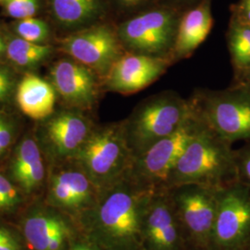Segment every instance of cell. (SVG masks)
I'll return each mask as SVG.
<instances>
[{
  "label": "cell",
  "mask_w": 250,
  "mask_h": 250,
  "mask_svg": "<svg viewBox=\"0 0 250 250\" xmlns=\"http://www.w3.org/2000/svg\"><path fill=\"white\" fill-rule=\"evenodd\" d=\"M233 21L250 26V0H242L237 9V17Z\"/></svg>",
  "instance_id": "cell-31"
},
{
  "label": "cell",
  "mask_w": 250,
  "mask_h": 250,
  "mask_svg": "<svg viewBox=\"0 0 250 250\" xmlns=\"http://www.w3.org/2000/svg\"><path fill=\"white\" fill-rule=\"evenodd\" d=\"M18 124L8 113L0 110V161L11 151L18 137Z\"/></svg>",
  "instance_id": "cell-25"
},
{
  "label": "cell",
  "mask_w": 250,
  "mask_h": 250,
  "mask_svg": "<svg viewBox=\"0 0 250 250\" xmlns=\"http://www.w3.org/2000/svg\"><path fill=\"white\" fill-rule=\"evenodd\" d=\"M102 191L128 173L134 160L122 122L98 126L72 159Z\"/></svg>",
  "instance_id": "cell-4"
},
{
  "label": "cell",
  "mask_w": 250,
  "mask_h": 250,
  "mask_svg": "<svg viewBox=\"0 0 250 250\" xmlns=\"http://www.w3.org/2000/svg\"><path fill=\"white\" fill-rule=\"evenodd\" d=\"M13 28L16 36L39 45H45L50 35L47 23L35 17L18 20L13 24Z\"/></svg>",
  "instance_id": "cell-23"
},
{
  "label": "cell",
  "mask_w": 250,
  "mask_h": 250,
  "mask_svg": "<svg viewBox=\"0 0 250 250\" xmlns=\"http://www.w3.org/2000/svg\"><path fill=\"white\" fill-rule=\"evenodd\" d=\"M101 190L73 160L53 165L47 178V204L73 223L94 207Z\"/></svg>",
  "instance_id": "cell-11"
},
{
  "label": "cell",
  "mask_w": 250,
  "mask_h": 250,
  "mask_svg": "<svg viewBox=\"0 0 250 250\" xmlns=\"http://www.w3.org/2000/svg\"><path fill=\"white\" fill-rule=\"evenodd\" d=\"M189 250H209L222 188L184 185L167 189Z\"/></svg>",
  "instance_id": "cell-7"
},
{
  "label": "cell",
  "mask_w": 250,
  "mask_h": 250,
  "mask_svg": "<svg viewBox=\"0 0 250 250\" xmlns=\"http://www.w3.org/2000/svg\"><path fill=\"white\" fill-rule=\"evenodd\" d=\"M213 25L209 0H203L185 12L180 19L173 51L172 62L190 57L205 41Z\"/></svg>",
  "instance_id": "cell-17"
},
{
  "label": "cell",
  "mask_w": 250,
  "mask_h": 250,
  "mask_svg": "<svg viewBox=\"0 0 250 250\" xmlns=\"http://www.w3.org/2000/svg\"><path fill=\"white\" fill-rule=\"evenodd\" d=\"M5 13L15 20L35 17L40 9L39 0H3Z\"/></svg>",
  "instance_id": "cell-26"
},
{
  "label": "cell",
  "mask_w": 250,
  "mask_h": 250,
  "mask_svg": "<svg viewBox=\"0 0 250 250\" xmlns=\"http://www.w3.org/2000/svg\"><path fill=\"white\" fill-rule=\"evenodd\" d=\"M203 125L192 108L191 116L175 132L134 158L128 171L130 177L149 190L166 189L171 170Z\"/></svg>",
  "instance_id": "cell-8"
},
{
  "label": "cell",
  "mask_w": 250,
  "mask_h": 250,
  "mask_svg": "<svg viewBox=\"0 0 250 250\" xmlns=\"http://www.w3.org/2000/svg\"><path fill=\"white\" fill-rule=\"evenodd\" d=\"M142 250H189L167 189L152 190L141 217Z\"/></svg>",
  "instance_id": "cell-13"
},
{
  "label": "cell",
  "mask_w": 250,
  "mask_h": 250,
  "mask_svg": "<svg viewBox=\"0 0 250 250\" xmlns=\"http://www.w3.org/2000/svg\"><path fill=\"white\" fill-rule=\"evenodd\" d=\"M0 250H22V243L18 234L3 225H0Z\"/></svg>",
  "instance_id": "cell-29"
},
{
  "label": "cell",
  "mask_w": 250,
  "mask_h": 250,
  "mask_svg": "<svg viewBox=\"0 0 250 250\" xmlns=\"http://www.w3.org/2000/svg\"><path fill=\"white\" fill-rule=\"evenodd\" d=\"M68 250H99L97 249L94 245H92L90 242L87 241L86 239H84L82 235L81 238L77 239V237L75 238V240L72 242L71 247L69 248Z\"/></svg>",
  "instance_id": "cell-32"
},
{
  "label": "cell",
  "mask_w": 250,
  "mask_h": 250,
  "mask_svg": "<svg viewBox=\"0 0 250 250\" xmlns=\"http://www.w3.org/2000/svg\"><path fill=\"white\" fill-rule=\"evenodd\" d=\"M61 49L104 80L113 64L125 53L116 27L98 23L66 36Z\"/></svg>",
  "instance_id": "cell-12"
},
{
  "label": "cell",
  "mask_w": 250,
  "mask_h": 250,
  "mask_svg": "<svg viewBox=\"0 0 250 250\" xmlns=\"http://www.w3.org/2000/svg\"><path fill=\"white\" fill-rule=\"evenodd\" d=\"M24 194L7 174L0 171V215L11 214L24 201Z\"/></svg>",
  "instance_id": "cell-24"
},
{
  "label": "cell",
  "mask_w": 250,
  "mask_h": 250,
  "mask_svg": "<svg viewBox=\"0 0 250 250\" xmlns=\"http://www.w3.org/2000/svg\"><path fill=\"white\" fill-rule=\"evenodd\" d=\"M8 176L25 197L36 195L45 184L44 154L37 139L24 136L14 148L9 164Z\"/></svg>",
  "instance_id": "cell-16"
},
{
  "label": "cell",
  "mask_w": 250,
  "mask_h": 250,
  "mask_svg": "<svg viewBox=\"0 0 250 250\" xmlns=\"http://www.w3.org/2000/svg\"><path fill=\"white\" fill-rule=\"evenodd\" d=\"M95 126L84 111L68 107L42 121L36 139L43 154L55 165L72 160Z\"/></svg>",
  "instance_id": "cell-10"
},
{
  "label": "cell",
  "mask_w": 250,
  "mask_h": 250,
  "mask_svg": "<svg viewBox=\"0 0 250 250\" xmlns=\"http://www.w3.org/2000/svg\"><path fill=\"white\" fill-rule=\"evenodd\" d=\"M181 17L169 7L144 10L119 23L117 35L125 52L171 60Z\"/></svg>",
  "instance_id": "cell-6"
},
{
  "label": "cell",
  "mask_w": 250,
  "mask_h": 250,
  "mask_svg": "<svg viewBox=\"0 0 250 250\" xmlns=\"http://www.w3.org/2000/svg\"><path fill=\"white\" fill-rule=\"evenodd\" d=\"M2 1H3V0H0V2H2Z\"/></svg>",
  "instance_id": "cell-36"
},
{
  "label": "cell",
  "mask_w": 250,
  "mask_h": 250,
  "mask_svg": "<svg viewBox=\"0 0 250 250\" xmlns=\"http://www.w3.org/2000/svg\"><path fill=\"white\" fill-rule=\"evenodd\" d=\"M209 250H250V188L239 181L221 190Z\"/></svg>",
  "instance_id": "cell-9"
},
{
  "label": "cell",
  "mask_w": 250,
  "mask_h": 250,
  "mask_svg": "<svg viewBox=\"0 0 250 250\" xmlns=\"http://www.w3.org/2000/svg\"><path fill=\"white\" fill-rule=\"evenodd\" d=\"M192 114L189 100L166 91L144 99L122 121L125 139L135 158L175 132Z\"/></svg>",
  "instance_id": "cell-3"
},
{
  "label": "cell",
  "mask_w": 250,
  "mask_h": 250,
  "mask_svg": "<svg viewBox=\"0 0 250 250\" xmlns=\"http://www.w3.org/2000/svg\"><path fill=\"white\" fill-rule=\"evenodd\" d=\"M52 51L53 47L50 45L31 43L14 36L7 43L6 56L14 65L31 69L46 61Z\"/></svg>",
  "instance_id": "cell-21"
},
{
  "label": "cell",
  "mask_w": 250,
  "mask_h": 250,
  "mask_svg": "<svg viewBox=\"0 0 250 250\" xmlns=\"http://www.w3.org/2000/svg\"><path fill=\"white\" fill-rule=\"evenodd\" d=\"M18 83L17 75L12 68L0 64V107L7 105L11 100Z\"/></svg>",
  "instance_id": "cell-27"
},
{
  "label": "cell",
  "mask_w": 250,
  "mask_h": 250,
  "mask_svg": "<svg viewBox=\"0 0 250 250\" xmlns=\"http://www.w3.org/2000/svg\"><path fill=\"white\" fill-rule=\"evenodd\" d=\"M15 99L24 115L42 122L55 112L57 92L51 83L27 73L19 81Z\"/></svg>",
  "instance_id": "cell-19"
},
{
  "label": "cell",
  "mask_w": 250,
  "mask_h": 250,
  "mask_svg": "<svg viewBox=\"0 0 250 250\" xmlns=\"http://www.w3.org/2000/svg\"><path fill=\"white\" fill-rule=\"evenodd\" d=\"M199 120L228 143L250 141V92L235 85L198 90L189 99Z\"/></svg>",
  "instance_id": "cell-5"
},
{
  "label": "cell",
  "mask_w": 250,
  "mask_h": 250,
  "mask_svg": "<svg viewBox=\"0 0 250 250\" xmlns=\"http://www.w3.org/2000/svg\"><path fill=\"white\" fill-rule=\"evenodd\" d=\"M235 181L237 168L232 144L204 124L171 170L166 189L184 185L224 188Z\"/></svg>",
  "instance_id": "cell-2"
},
{
  "label": "cell",
  "mask_w": 250,
  "mask_h": 250,
  "mask_svg": "<svg viewBox=\"0 0 250 250\" xmlns=\"http://www.w3.org/2000/svg\"><path fill=\"white\" fill-rule=\"evenodd\" d=\"M227 41L232 65L239 73L250 66V26L232 21Z\"/></svg>",
  "instance_id": "cell-22"
},
{
  "label": "cell",
  "mask_w": 250,
  "mask_h": 250,
  "mask_svg": "<svg viewBox=\"0 0 250 250\" xmlns=\"http://www.w3.org/2000/svg\"><path fill=\"white\" fill-rule=\"evenodd\" d=\"M238 86L250 92V66L238 73Z\"/></svg>",
  "instance_id": "cell-33"
},
{
  "label": "cell",
  "mask_w": 250,
  "mask_h": 250,
  "mask_svg": "<svg viewBox=\"0 0 250 250\" xmlns=\"http://www.w3.org/2000/svg\"><path fill=\"white\" fill-rule=\"evenodd\" d=\"M237 180L250 188V141L241 149L235 150Z\"/></svg>",
  "instance_id": "cell-28"
},
{
  "label": "cell",
  "mask_w": 250,
  "mask_h": 250,
  "mask_svg": "<svg viewBox=\"0 0 250 250\" xmlns=\"http://www.w3.org/2000/svg\"><path fill=\"white\" fill-rule=\"evenodd\" d=\"M176 2H187V1H190V0H174Z\"/></svg>",
  "instance_id": "cell-35"
},
{
  "label": "cell",
  "mask_w": 250,
  "mask_h": 250,
  "mask_svg": "<svg viewBox=\"0 0 250 250\" xmlns=\"http://www.w3.org/2000/svg\"><path fill=\"white\" fill-rule=\"evenodd\" d=\"M6 48H7V43H5L4 39L0 36V60L6 54Z\"/></svg>",
  "instance_id": "cell-34"
},
{
  "label": "cell",
  "mask_w": 250,
  "mask_h": 250,
  "mask_svg": "<svg viewBox=\"0 0 250 250\" xmlns=\"http://www.w3.org/2000/svg\"><path fill=\"white\" fill-rule=\"evenodd\" d=\"M170 59L125 52L103 80L107 91L129 95L150 85L172 64Z\"/></svg>",
  "instance_id": "cell-15"
},
{
  "label": "cell",
  "mask_w": 250,
  "mask_h": 250,
  "mask_svg": "<svg viewBox=\"0 0 250 250\" xmlns=\"http://www.w3.org/2000/svg\"><path fill=\"white\" fill-rule=\"evenodd\" d=\"M72 223V219L50 206L36 207L22 220L23 237L31 250H47L54 235Z\"/></svg>",
  "instance_id": "cell-20"
},
{
  "label": "cell",
  "mask_w": 250,
  "mask_h": 250,
  "mask_svg": "<svg viewBox=\"0 0 250 250\" xmlns=\"http://www.w3.org/2000/svg\"><path fill=\"white\" fill-rule=\"evenodd\" d=\"M55 22L70 34L100 23L107 0H48Z\"/></svg>",
  "instance_id": "cell-18"
},
{
  "label": "cell",
  "mask_w": 250,
  "mask_h": 250,
  "mask_svg": "<svg viewBox=\"0 0 250 250\" xmlns=\"http://www.w3.org/2000/svg\"><path fill=\"white\" fill-rule=\"evenodd\" d=\"M50 83L69 107L88 110L99 99L103 80L85 65L72 58L62 59L54 64Z\"/></svg>",
  "instance_id": "cell-14"
},
{
  "label": "cell",
  "mask_w": 250,
  "mask_h": 250,
  "mask_svg": "<svg viewBox=\"0 0 250 250\" xmlns=\"http://www.w3.org/2000/svg\"><path fill=\"white\" fill-rule=\"evenodd\" d=\"M150 1L151 0H116V3L122 11L133 14L132 16H134L142 12L141 9L149 4Z\"/></svg>",
  "instance_id": "cell-30"
},
{
  "label": "cell",
  "mask_w": 250,
  "mask_h": 250,
  "mask_svg": "<svg viewBox=\"0 0 250 250\" xmlns=\"http://www.w3.org/2000/svg\"><path fill=\"white\" fill-rule=\"evenodd\" d=\"M151 191L127 173L75 221L80 235L99 250H142L141 217Z\"/></svg>",
  "instance_id": "cell-1"
}]
</instances>
